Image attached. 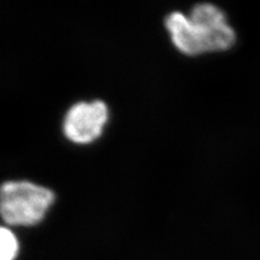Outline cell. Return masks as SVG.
<instances>
[{
  "label": "cell",
  "instance_id": "1",
  "mask_svg": "<svg viewBox=\"0 0 260 260\" xmlns=\"http://www.w3.org/2000/svg\"><path fill=\"white\" fill-rule=\"evenodd\" d=\"M165 25L174 46L186 55L231 52L239 44L229 14L215 4L194 6L189 16L172 12L166 16Z\"/></svg>",
  "mask_w": 260,
  "mask_h": 260
},
{
  "label": "cell",
  "instance_id": "2",
  "mask_svg": "<svg viewBox=\"0 0 260 260\" xmlns=\"http://www.w3.org/2000/svg\"><path fill=\"white\" fill-rule=\"evenodd\" d=\"M0 210L9 225H34L46 217L54 202L53 192L28 181H8L0 192Z\"/></svg>",
  "mask_w": 260,
  "mask_h": 260
},
{
  "label": "cell",
  "instance_id": "3",
  "mask_svg": "<svg viewBox=\"0 0 260 260\" xmlns=\"http://www.w3.org/2000/svg\"><path fill=\"white\" fill-rule=\"evenodd\" d=\"M108 119L109 109L103 101L79 102L71 107L65 115L63 133L74 143H91L102 135Z\"/></svg>",
  "mask_w": 260,
  "mask_h": 260
},
{
  "label": "cell",
  "instance_id": "4",
  "mask_svg": "<svg viewBox=\"0 0 260 260\" xmlns=\"http://www.w3.org/2000/svg\"><path fill=\"white\" fill-rule=\"evenodd\" d=\"M0 260H15L19 253V242L14 233L6 226H3L0 231Z\"/></svg>",
  "mask_w": 260,
  "mask_h": 260
}]
</instances>
